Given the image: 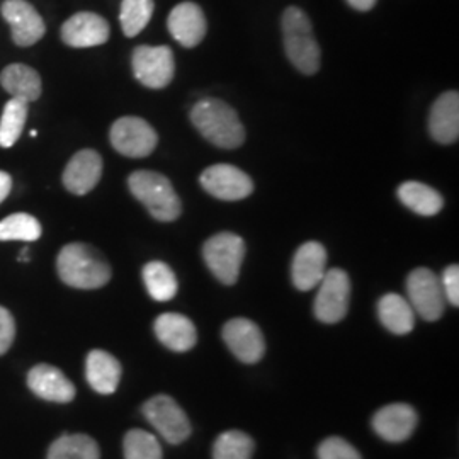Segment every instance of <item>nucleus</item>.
Returning a JSON list of instances; mask_svg holds the SVG:
<instances>
[{
  "label": "nucleus",
  "mask_w": 459,
  "mask_h": 459,
  "mask_svg": "<svg viewBox=\"0 0 459 459\" xmlns=\"http://www.w3.org/2000/svg\"><path fill=\"white\" fill-rule=\"evenodd\" d=\"M223 341L231 354L246 364L261 361L265 352L263 332L248 318H233L223 327Z\"/></svg>",
  "instance_id": "13"
},
{
  "label": "nucleus",
  "mask_w": 459,
  "mask_h": 459,
  "mask_svg": "<svg viewBox=\"0 0 459 459\" xmlns=\"http://www.w3.org/2000/svg\"><path fill=\"white\" fill-rule=\"evenodd\" d=\"M26 383L38 398L47 402L68 403L75 398L74 383L58 368L47 362L33 366L26 377Z\"/></svg>",
  "instance_id": "16"
},
{
  "label": "nucleus",
  "mask_w": 459,
  "mask_h": 459,
  "mask_svg": "<svg viewBox=\"0 0 459 459\" xmlns=\"http://www.w3.org/2000/svg\"><path fill=\"white\" fill-rule=\"evenodd\" d=\"M201 187L221 201H242L254 193V181L242 169L230 164H216L203 170Z\"/></svg>",
  "instance_id": "11"
},
{
  "label": "nucleus",
  "mask_w": 459,
  "mask_h": 459,
  "mask_svg": "<svg viewBox=\"0 0 459 459\" xmlns=\"http://www.w3.org/2000/svg\"><path fill=\"white\" fill-rule=\"evenodd\" d=\"M167 28L181 47L195 48L208 33V21L196 2H181L167 17Z\"/></svg>",
  "instance_id": "15"
},
{
  "label": "nucleus",
  "mask_w": 459,
  "mask_h": 459,
  "mask_svg": "<svg viewBox=\"0 0 459 459\" xmlns=\"http://www.w3.org/2000/svg\"><path fill=\"white\" fill-rule=\"evenodd\" d=\"M56 273L70 288L99 290L111 281V265L98 248L87 244H68L56 257Z\"/></svg>",
  "instance_id": "2"
},
{
  "label": "nucleus",
  "mask_w": 459,
  "mask_h": 459,
  "mask_svg": "<svg viewBox=\"0 0 459 459\" xmlns=\"http://www.w3.org/2000/svg\"><path fill=\"white\" fill-rule=\"evenodd\" d=\"M19 261H30V250H28V247H26V248H22V250H21V255H19Z\"/></svg>",
  "instance_id": "38"
},
{
  "label": "nucleus",
  "mask_w": 459,
  "mask_h": 459,
  "mask_svg": "<svg viewBox=\"0 0 459 459\" xmlns=\"http://www.w3.org/2000/svg\"><path fill=\"white\" fill-rule=\"evenodd\" d=\"M134 79L147 89H164L176 75V56L169 47H136L132 56Z\"/></svg>",
  "instance_id": "7"
},
{
  "label": "nucleus",
  "mask_w": 459,
  "mask_h": 459,
  "mask_svg": "<svg viewBox=\"0 0 459 459\" xmlns=\"http://www.w3.org/2000/svg\"><path fill=\"white\" fill-rule=\"evenodd\" d=\"M398 199L413 213L420 216H436L443 210L444 199L441 193L424 182H403L398 191Z\"/></svg>",
  "instance_id": "25"
},
{
  "label": "nucleus",
  "mask_w": 459,
  "mask_h": 459,
  "mask_svg": "<svg viewBox=\"0 0 459 459\" xmlns=\"http://www.w3.org/2000/svg\"><path fill=\"white\" fill-rule=\"evenodd\" d=\"M153 11H155L153 0H123L119 22L125 36L134 38L142 33L153 16Z\"/></svg>",
  "instance_id": "30"
},
{
  "label": "nucleus",
  "mask_w": 459,
  "mask_h": 459,
  "mask_svg": "<svg viewBox=\"0 0 459 459\" xmlns=\"http://www.w3.org/2000/svg\"><path fill=\"white\" fill-rule=\"evenodd\" d=\"M377 316L392 333L405 335L415 327V312L403 296L388 293L377 303Z\"/></svg>",
  "instance_id": "24"
},
{
  "label": "nucleus",
  "mask_w": 459,
  "mask_h": 459,
  "mask_svg": "<svg viewBox=\"0 0 459 459\" xmlns=\"http://www.w3.org/2000/svg\"><path fill=\"white\" fill-rule=\"evenodd\" d=\"M128 187L159 221H176L182 213L181 197L178 196L172 182L155 170H136L128 178Z\"/></svg>",
  "instance_id": "4"
},
{
  "label": "nucleus",
  "mask_w": 459,
  "mask_h": 459,
  "mask_svg": "<svg viewBox=\"0 0 459 459\" xmlns=\"http://www.w3.org/2000/svg\"><path fill=\"white\" fill-rule=\"evenodd\" d=\"M0 14L11 26L13 41L21 48L33 47L47 33L43 17L28 0H5Z\"/></svg>",
  "instance_id": "12"
},
{
  "label": "nucleus",
  "mask_w": 459,
  "mask_h": 459,
  "mask_svg": "<svg viewBox=\"0 0 459 459\" xmlns=\"http://www.w3.org/2000/svg\"><path fill=\"white\" fill-rule=\"evenodd\" d=\"M143 282L147 286L148 295L155 301H170L178 295L179 282L174 274V271L160 261L148 263L143 267Z\"/></svg>",
  "instance_id": "27"
},
{
  "label": "nucleus",
  "mask_w": 459,
  "mask_h": 459,
  "mask_svg": "<svg viewBox=\"0 0 459 459\" xmlns=\"http://www.w3.org/2000/svg\"><path fill=\"white\" fill-rule=\"evenodd\" d=\"M62 41L72 48H92L108 43L111 36L109 22L96 13H77L62 26Z\"/></svg>",
  "instance_id": "14"
},
{
  "label": "nucleus",
  "mask_w": 459,
  "mask_h": 459,
  "mask_svg": "<svg viewBox=\"0 0 459 459\" xmlns=\"http://www.w3.org/2000/svg\"><path fill=\"white\" fill-rule=\"evenodd\" d=\"M41 223L33 214H9L0 221V242H36L38 238H41Z\"/></svg>",
  "instance_id": "29"
},
{
  "label": "nucleus",
  "mask_w": 459,
  "mask_h": 459,
  "mask_svg": "<svg viewBox=\"0 0 459 459\" xmlns=\"http://www.w3.org/2000/svg\"><path fill=\"white\" fill-rule=\"evenodd\" d=\"M123 377L121 362L113 354L94 349L85 359V377L94 392L100 394H113Z\"/></svg>",
  "instance_id": "22"
},
{
  "label": "nucleus",
  "mask_w": 459,
  "mask_h": 459,
  "mask_svg": "<svg viewBox=\"0 0 459 459\" xmlns=\"http://www.w3.org/2000/svg\"><path fill=\"white\" fill-rule=\"evenodd\" d=\"M441 284H443L444 296H446V301H449L451 305L458 307L459 305V267L455 265H449L446 267L444 271L443 279H441Z\"/></svg>",
  "instance_id": "35"
},
{
  "label": "nucleus",
  "mask_w": 459,
  "mask_h": 459,
  "mask_svg": "<svg viewBox=\"0 0 459 459\" xmlns=\"http://www.w3.org/2000/svg\"><path fill=\"white\" fill-rule=\"evenodd\" d=\"M109 140L116 152L123 157L145 159L157 148L159 134L143 117L123 116L113 123Z\"/></svg>",
  "instance_id": "6"
},
{
  "label": "nucleus",
  "mask_w": 459,
  "mask_h": 459,
  "mask_svg": "<svg viewBox=\"0 0 459 459\" xmlns=\"http://www.w3.org/2000/svg\"><path fill=\"white\" fill-rule=\"evenodd\" d=\"M327 273V250L320 242H307L296 250L291 279L299 291H310Z\"/></svg>",
  "instance_id": "18"
},
{
  "label": "nucleus",
  "mask_w": 459,
  "mask_h": 459,
  "mask_svg": "<svg viewBox=\"0 0 459 459\" xmlns=\"http://www.w3.org/2000/svg\"><path fill=\"white\" fill-rule=\"evenodd\" d=\"M47 459H100V449L85 434H64L51 443Z\"/></svg>",
  "instance_id": "26"
},
{
  "label": "nucleus",
  "mask_w": 459,
  "mask_h": 459,
  "mask_svg": "<svg viewBox=\"0 0 459 459\" xmlns=\"http://www.w3.org/2000/svg\"><path fill=\"white\" fill-rule=\"evenodd\" d=\"M377 2V0H347V4H349L352 9L359 11V13H368V11L375 9Z\"/></svg>",
  "instance_id": "37"
},
{
  "label": "nucleus",
  "mask_w": 459,
  "mask_h": 459,
  "mask_svg": "<svg viewBox=\"0 0 459 459\" xmlns=\"http://www.w3.org/2000/svg\"><path fill=\"white\" fill-rule=\"evenodd\" d=\"M254 441L242 430L223 432L213 446V459H250Z\"/></svg>",
  "instance_id": "32"
},
{
  "label": "nucleus",
  "mask_w": 459,
  "mask_h": 459,
  "mask_svg": "<svg viewBox=\"0 0 459 459\" xmlns=\"http://www.w3.org/2000/svg\"><path fill=\"white\" fill-rule=\"evenodd\" d=\"M143 415L167 443L181 444L191 436V422L181 405L167 394H157L143 405Z\"/></svg>",
  "instance_id": "9"
},
{
  "label": "nucleus",
  "mask_w": 459,
  "mask_h": 459,
  "mask_svg": "<svg viewBox=\"0 0 459 459\" xmlns=\"http://www.w3.org/2000/svg\"><path fill=\"white\" fill-rule=\"evenodd\" d=\"M102 178V157L96 150L77 152L64 170V186L75 196L89 195Z\"/></svg>",
  "instance_id": "17"
},
{
  "label": "nucleus",
  "mask_w": 459,
  "mask_h": 459,
  "mask_svg": "<svg viewBox=\"0 0 459 459\" xmlns=\"http://www.w3.org/2000/svg\"><path fill=\"white\" fill-rule=\"evenodd\" d=\"M407 293L413 312L427 322H436L443 316L446 310L443 284L430 269L419 267L411 271L407 279Z\"/></svg>",
  "instance_id": "10"
},
{
  "label": "nucleus",
  "mask_w": 459,
  "mask_h": 459,
  "mask_svg": "<svg viewBox=\"0 0 459 459\" xmlns=\"http://www.w3.org/2000/svg\"><path fill=\"white\" fill-rule=\"evenodd\" d=\"M153 330L157 339L174 352H187L197 342L195 324L181 313L160 315L153 324Z\"/></svg>",
  "instance_id": "21"
},
{
  "label": "nucleus",
  "mask_w": 459,
  "mask_h": 459,
  "mask_svg": "<svg viewBox=\"0 0 459 459\" xmlns=\"http://www.w3.org/2000/svg\"><path fill=\"white\" fill-rule=\"evenodd\" d=\"M417 427V411L407 403H392L377 411L373 417V429L388 443L409 439Z\"/></svg>",
  "instance_id": "20"
},
{
  "label": "nucleus",
  "mask_w": 459,
  "mask_h": 459,
  "mask_svg": "<svg viewBox=\"0 0 459 459\" xmlns=\"http://www.w3.org/2000/svg\"><path fill=\"white\" fill-rule=\"evenodd\" d=\"M318 459H361V455L342 437H328L318 447Z\"/></svg>",
  "instance_id": "33"
},
{
  "label": "nucleus",
  "mask_w": 459,
  "mask_h": 459,
  "mask_svg": "<svg viewBox=\"0 0 459 459\" xmlns=\"http://www.w3.org/2000/svg\"><path fill=\"white\" fill-rule=\"evenodd\" d=\"M28 119V102L21 99H11L0 117V147H14L21 138Z\"/></svg>",
  "instance_id": "28"
},
{
  "label": "nucleus",
  "mask_w": 459,
  "mask_h": 459,
  "mask_svg": "<svg viewBox=\"0 0 459 459\" xmlns=\"http://www.w3.org/2000/svg\"><path fill=\"white\" fill-rule=\"evenodd\" d=\"M191 123L214 147L235 150L246 142V128L229 102L201 99L191 109Z\"/></svg>",
  "instance_id": "1"
},
{
  "label": "nucleus",
  "mask_w": 459,
  "mask_h": 459,
  "mask_svg": "<svg viewBox=\"0 0 459 459\" xmlns=\"http://www.w3.org/2000/svg\"><path fill=\"white\" fill-rule=\"evenodd\" d=\"M429 133L434 142L451 145L459 138V94L447 91L436 99L429 115Z\"/></svg>",
  "instance_id": "19"
},
{
  "label": "nucleus",
  "mask_w": 459,
  "mask_h": 459,
  "mask_svg": "<svg viewBox=\"0 0 459 459\" xmlns=\"http://www.w3.org/2000/svg\"><path fill=\"white\" fill-rule=\"evenodd\" d=\"M281 30L288 60L301 74L315 75L320 70L322 53L308 14L296 5L286 7L281 19Z\"/></svg>",
  "instance_id": "3"
},
{
  "label": "nucleus",
  "mask_w": 459,
  "mask_h": 459,
  "mask_svg": "<svg viewBox=\"0 0 459 459\" xmlns=\"http://www.w3.org/2000/svg\"><path fill=\"white\" fill-rule=\"evenodd\" d=\"M11 189H13V178L7 172L0 170V203L11 195Z\"/></svg>",
  "instance_id": "36"
},
{
  "label": "nucleus",
  "mask_w": 459,
  "mask_h": 459,
  "mask_svg": "<svg viewBox=\"0 0 459 459\" xmlns=\"http://www.w3.org/2000/svg\"><path fill=\"white\" fill-rule=\"evenodd\" d=\"M125 459H162L159 439L143 429H132L123 441Z\"/></svg>",
  "instance_id": "31"
},
{
  "label": "nucleus",
  "mask_w": 459,
  "mask_h": 459,
  "mask_svg": "<svg viewBox=\"0 0 459 459\" xmlns=\"http://www.w3.org/2000/svg\"><path fill=\"white\" fill-rule=\"evenodd\" d=\"M16 339V322L13 313L0 307V356H4Z\"/></svg>",
  "instance_id": "34"
},
{
  "label": "nucleus",
  "mask_w": 459,
  "mask_h": 459,
  "mask_svg": "<svg viewBox=\"0 0 459 459\" xmlns=\"http://www.w3.org/2000/svg\"><path fill=\"white\" fill-rule=\"evenodd\" d=\"M246 252L244 238L230 231L216 233L203 247V257L208 269L213 273L214 278L227 286L238 281Z\"/></svg>",
  "instance_id": "5"
},
{
  "label": "nucleus",
  "mask_w": 459,
  "mask_h": 459,
  "mask_svg": "<svg viewBox=\"0 0 459 459\" xmlns=\"http://www.w3.org/2000/svg\"><path fill=\"white\" fill-rule=\"evenodd\" d=\"M0 85L14 99L26 102L38 100L41 96V77L39 74L24 64L7 65L0 74Z\"/></svg>",
  "instance_id": "23"
},
{
  "label": "nucleus",
  "mask_w": 459,
  "mask_h": 459,
  "mask_svg": "<svg viewBox=\"0 0 459 459\" xmlns=\"http://www.w3.org/2000/svg\"><path fill=\"white\" fill-rule=\"evenodd\" d=\"M313 312L324 324H337L344 320L351 301V279L342 269H330L318 284Z\"/></svg>",
  "instance_id": "8"
}]
</instances>
